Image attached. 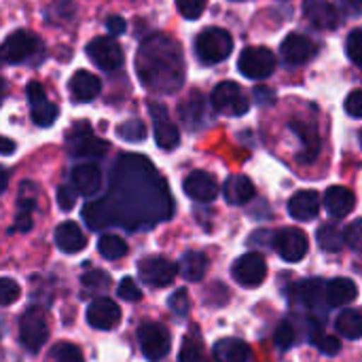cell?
I'll return each instance as SVG.
<instances>
[{
	"label": "cell",
	"mask_w": 362,
	"mask_h": 362,
	"mask_svg": "<svg viewBox=\"0 0 362 362\" xmlns=\"http://www.w3.org/2000/svg\"><path fill=\"white\" fill-rule=\"evenodd\" d=\"M172 208L168 185L157 168L146 157L121 155L110 174L108 195L87 204L83 218L93 231L112 223L140 229L170 218Z\"/></svg>",
	"instance_id": "cell-1"
},
{
	"label": "cell",
	"mask_w": 362,
	"mask_h": 362,
	"mask_svg": "<svg viewBox=\"0 0 362 362\" xmlns=\"http://www.w3.org/2000/svg\"><path fill=\"white\" fill-rule=\"evenodd\" d=\"M136 72L140 83L155 93H174L185 83V59L180 45L165 34H151L142 40Z\"/></svg>",
	"instance_id": "cell-2"
},
{
	"label": "cell",
	"mask_w": 362,
	"mask_h": 362,
	"mask_svg": "<svg viewBox=\"0 0 362 362\" xmlns=\"http://www.w3.org/2000/svg\"><path fill=\"white\" fill-rule=\"evenodd\" d=\"M233 51V38L227 30L210 25L206 30L199 32V36L195 38V53L197 59L206 66L218 64L223 59L229 57V53Z\"/></svg>",
	"instance_id": "cell-3"
},
{
	"label": "cell",
	"mask_w": 362,
	"mask_h": 362,
	"mask_svg": "<svg viewBox=\"0 0 362 362\" xmlns=\"http://www.w3.org/2000/svg\"><path fill=\"white\" fill-rule=\"evenodd\" d=\"M238 68L246 78L263 81L276 70V55L267 47H248L238 59Z\"/></svg>",
	"instance_id": "cell-4"
},
{
	"label": "cell",
	"mask_w": 362,
	"mask_h": 362,
	"mask_svg": "<svg viewBox=\"0 0 362 362\" xmlns=\"http://www.w3.org/2000/svg\"><path fill=\"white\" fill-rule=\"evenodd\" d=\"M212 106L223 112V115H229V117H242L248 112L250 104L244 95V91L238 87V83L233 81H223L214 87L212 91Z\"/></svg>",
	"instance_id": "cell-5"
},
{
	"label": "cell",
	"mask_w": 362,
	"mask_h": 362,
	"mask_svg": "<svg viewBox=\"0 0 362 362\" xmlns=\"http://www.w3.org/2000/svg\"><path fill=\"white\" fill-rule=\"evenodd\" d=\"M68 151L74 157H102L108 151V142L93 136L89 123H76L66 138Z\"/></svg>",
	"instance_id": "cell-6"
},
{
	"label": "cell",
	"mask_w": 362,
	"mask_h": 362,
	"mask_svg": "<svg viewBox=\"0 0 362 362\" xmlns=\"http://www.w3.org/2000/svg\"><path fill=\"white\" fill-rule=\"evenodd\" d=\"M138 339H140L142 354L151 362L165 358V354L170 352L172 337L168 329H163V325L159 322H142L138 329Z\"/></svg>",
	"instance_id": "cell-7"
},
{
	"label": "cell",
	"mask_w": 362,
	"mask_h": 362,
	"mask_svg": "<svg viewBox=\"0 0 362 362\" xmlns=\"http://www.w3.org/2000/svg\"><path fill=\"white\" fill-rule=\"evenodd\" d=\"M47 337H49V329H47L45 314L36 308L23 312V316L19 318V339L25 346V350L38 352L45 346Z\"/></svg>",
	"instance_id": "cell-8"
},
{
	"label": "cell",
	"mask_w": 362,
	"mask_h": 362,
	"mask_svg": "<svg viewBox=\"0 0 362 362\" xmlns=\"http://www.w3.org/2000/svg\"><path fill=\"white\" fill-rule=\"evenodd\" d=\"M40 51V40L28 30H15L2 42V59L6 64H21Z\"/></svg>",
	"instance_id": "cell-9"
},
{
	"label": "cell",
	"mask_w": 362,
	"mask_h": 362,
	"mask_svg": "<svg viewBox=\"0 0 362 362\" xmlns=\"http://www.w3.org/2000/svg\"><path fill=\"white\" fill-rule=\"evenodd\" d=\"M89 59L100 68V70H106V72H112L117 68L123 66L125 62V55H123V49L121 45L115 40V38H106V36H98L93 38L87 47H85Z\"/></svg>",
	"instance_id": "cell-10"
},
{
	"label": "cell",
	"mask_w": 362,
	"mask_h": 362,
	"mask_svg": "<svg viewBox=\"0 0 362 362\" xmlns=\"http://www.w3.org/2000/svg\"><path fill=\"white\" fill-rule=\"evenodd\" d=\"M138 274H140V280L148 286H155V288H163V286H170L178 274V267L168 261L165 257H146L140 261L138 265Z\"/></svg>",
	"instance_id": "cell-11"
},
{
	"label": "cell",
	"mask_w": 362,
	"mask_h": 362,
	"mask_svg": "<svg viewBox=\"0 0 362 362\" xmlns=\"http://www.w3.org/2000/svg\"><path fill=\"white\" fill-rule=\"evenodd\" d=\"M25 93H28V100H30V117H32V121L36 125H40V127L53 125L57 115H59V108L53 102L47 100L42 85L32 81V83H28Z\"/></svg>",
	"instance_id": "cell-12"
},
{
	"label": "cell",
	"mask_w": 362,
	"mask_h": 362,
	"mask_svg": "<svg viewBox=\"0 0 362 362\" xmlns=\"http://www.w3.org/2000/svg\"><path fill=\"white\" fill-rule=\"evenodd\" d=\"M233 278L246 286V288H255L259 284H263L265 276H267V263L261 255L257 252H250V255H244L235 261L233 269H231Z\"/></svg>",
	"instance_id": "cell-13"
},
{
	"label": "cell",
	"mask_w": 362,
	"mask_h": 362,
	"mask_svg": "<svg viewBox=\"0 0 362 362\" xmlns=\"http://www.w3.org/2000/svg\"><path fill=\"white\" fill-rule=\"evenodd\" d=\"M148 112L153 117V127H155V140L161 148L172 151L178 146L180 142V134L176 129V125L170 121L168 117V108L159 102H151L148 104Z\"/></svg>",
	"instance_id": "cell-14"
},
{
	"label": "cell",
	"mask_w": 362,
	"mask_h": 362,
	"mask_svg": "<svg viewBox=\"0 0 362 362\" xmlns=\"http://www.w3.org/2000/svg\"><path fill=\"white\" fill-rule=\"evenodd\" d=\"M276 252L288 261V263H299L305 255H308V235L301 231V229H282L278 235H276Z\"/></svg>",
	"instance_id": "cell-15"
},
{
	"label": "cell",
	"mask_w": 362,
	"mask_h": 362,
	"mask_svg": "<svg viewBox=\"0 0 362 362\" xmlns=\"http://www.w3.org/2000/svg\"><path fill=\"white\" fill-rule=\"evenodd\" d=\"M87 322L98 331H110L121 322V310L115 301L100 297L87 308Z\"/></svg>",
	"instance_id": "cell-16"
},
{
	"label": "cell",
	"mask_w": 362,
	"mask_h": 362,
	"mask_svg": "<svg viewBox=\"0 0 362 362\" xmlns=\"http://www.w3.org/2000/svg\"><path fill=\"white\" fill-rule=\"evenodd\" d=\"M280 53H282V57H284L288 64L299 66V64L310 62V59L316 55V45H314L312 38H308V36H303V34H288V36L282 40Z\"/></svg>",
	"instance_id": "cell-17"
},
{
	"label": "cell",
	"mask_w": 362,
	"mask_h": 362,
	"mask_svg": "<svg viewBox=\"0 0 362 362\" xmlns=\"http://www.w3.org/2000/svg\"><path fill=\"white\" fill-rule=\"evenodd\" d=\"M185 193L195 199V202H212L218 197V185L216 180L208 174V172H202V170H195L191 172L187 178H185Z\"/></svg>",
	"instance_id": "cell-18"
},
{
	"label": "cell",
	"mask_w": 362,
	"mask_h": 362,
	"mask_svg": "<svg viewBox=\"0 0 362 362\" xmlns=\"http://www.w3.org/2000/svg\"><path fill=\"white\" fill-rule=\"evenodd\" d=\"M303 13H305L308 21L314 28H320V30H333L339 23V13L327 0H305L303 2Z\"/></svg>",
	"instance_id": "cell-19"
},
{
	"label": "cell",
	"mask_w": 362,
	"mask_h": 362,
	"mask_svg": "<svg viewBox=\"0 0 362 362\" xmlns=\"http://www.w3.org/2000/svg\"><path fill=\"white\" fill-rule=\"evenodd\" d=\"M288 212L295 221L310 223L320 212V195L316 191H299L288 202Z\"/></svg>",
	"instance_id": "cell-20"
},
{
	"label": "cell",
	"mask_w": 362,
	"mask_h": 362,
	"mask_svg": "<svg viewBox=\"0 0 362 362\" xmlns=\"http://www.w3.org/2000/svg\"><path fill=\"white\" fill-rule=\"evenodd\" d=\"M102 83L95 74L87 70H76L70 78V93L74 102H91L100 95Z\"/></svg>",
	"instance_id": "cell-21"
},
{
	"label": "cell",
	"mask_w": 362,
	"mask_h": 362,
	"mask_svg": "<svg viewBox=\"0 0 362 362\" xmlns=\"http://www.w3.org/2000/svg\"><path fill=\"white\" fill-rule=\"evenodd\" d=\"M72 187L83 195H95L102 189V172L95 163H81L72 170Z\"/></svg>",
	"instance_id": "cell-22"
},
{
	"label": "cell",
	"mask_w": 362,
	"mask_h": 362,
	"mask_svg": "<svg viewBox=\"0 0 362 362\" xmlns=\"http://www.w3.org/2000/svg\"><path fill=\"white\" fill-rule=\"evenodd\" d=\"M356 206V197L348 187H331L325 193V208L329 210L331 216L344 218L348 216Z\"/></svg>",
	"instance_id": "cell-23"
},
{
	"label": "cell",
	"mask_w": 362,
	"mask_h": 362,
	"mask_svg": "<svg viewBox=\"0 0 362 362\" xmlns=\"http://www.w3.org/2000/svg\"><path fill=\"white\" fill-rule=\"evenodd\" d=\"M55 244L62 252H68V255H74V252H81L87 244V238L85 233L81 231V227L72 221L68 223H62L57 229H55Z\"/></svg>",
	"instance_id": "cell-24"
},
{
	"label": "cell",
	"mask_w": 362,
	"mask_h": 362,
	"mask_svg": "<svg viewBox=\"0 0 362 362\" xmlns=\"http://www.w3.org/2000/svg\"><path fill=\"white\" fill-rule=\"evenodd\" d=\"M291 129L297 134V138L303 144V153L299 155V159L305 163L314 161L318 157V151H320V136H318L316 127L312 123H305V121H291Z\"/></svg>",
	"instance_id": "cell-25"
},
{
	"label": "cell",
	"mask_w": 362,
	"mask_h": 362,
	"mask_svg": "<svg viewBox=\"0 0 362 362\" xmlns=\"http://www.w3.org/2000/svg\"><path fill=\"white\" fill-rule=\"evenodd\" d=\"M223 195L229 204L233 206H242L248 204L255 197V185L250 182V178L238 174V176H229L223 185Z\"/></svg>",
	"instance_id": "cell-26"
},
{
	"label": "cell",
	"mask_w": 362,
	"mask_h": 362,
	"mask_svg": "<svg viewBox=\"0 0 362 362\" xmlns=\"http://www.w3.org/2000/svg\"><path fill=\"white\" fill-rule=\"evenodd\" d=\"M178 115H180L182 123L189 125L191 129L202 127L204 125V119H206V102H204V95L199 91H191L189 100H185L178 106Z\"/></svg>",
	"instance_id": "cell-27"
},
{
	"label": "cell",
	"mask_w": 362,
	"mask_h": 362,
	"mask_svg": "<svg viewBox=\"0 0 362 362\" xmlns=\"http://www.w3.org/2000/svg\"><path fill=\"white\" fill-rule=\"evenodd\" d=\"M214 358H216V362H248L250 350H248V346L242 339L225 337V339L216 341Z\"/></svg>",
	"instance_id": "cell-28"
},
{
	"label": "cell",
	"mask_w": 362,
	"mask_h": 362,
	"mask_svg": "<svg viewBox=\"0 0 362 362\" xmlns=\"http://www.w3.org/2000/svg\"><path fill=\"white\" fill-rule=\"evenodd\" d=\"M325 295H327L329 305L341 308V305H348L350 301L356 299L358 288H356V284H354L352 280H348V278H335V280H331V282L327 284V293H325Z\"/></svg>",
	"instance_id": "cell-29"
},
{
	"label": "cell",
	"mask_w": 362,
	"mask_h": 362,
	"mask_svg": "<svg viewBox=\"0 0 362 362\" xmlns=\"http://www.w3.org/2000/svg\"><path fill=\"white\" fill-rule=\"evenodd\" d=\"M178 272L182 274V278H187L189 282H199L206 272H208V257L202 252H187L180 259V267Z\"/></svg>",
	"instance_id": "cell-30"
},
{
	"label": "cell",
	"mask_w": 362,
	"mask_h": 362,
	"mask_svg": "<svg viewBox=\"0 0 362 362\" xmlns=\"http://www.w3.org/2000/svg\"><path fill=\"white\" fill-rule=\"evenodd\" d=\"M337 331L346 339H361L362 337V310H346L337 318Z\"/></svg>",
	"instance_id": "cell-31"
},
{
	"label": "cell",
	"mask_w": 362,
	"mask_h": 362,
	"mask_svg": "<svg viewBox=\"0 0 362 362\" xmlns=\"http://www.w3.org/2000/svg\"><path fill=\"white\" fill-rule=\"evenodd\" d=\"M318 244L327 252H339L344 248V244H346V231H341L333 223H327L318 231Z\"/></svg>",
	"instance_id": "cell-32"
},
{
	"label": "cell",
	"mask_w": 362,
	"mask_h": 362,
	"mask_svg": "<svg viewBox=\"0 0 362 362\" xmlns=\"http://www.w3.org/2000/svg\"><path fill=\"white\" fill-rule=\"evenodd\" d=\"M98 250H100V255H102L104 259H108V261H119V259H123V257L127 255V244H125L123 238L108 233V235H102V238H100Z\"/></svg>",
	"instance_id": "cell-33"
},
{
	"label": "cell",
	"mask_w": 362,
	"mask_h": 362,
	"mask_svg": "<svg viewBox=\"0 0 362 362\" xmlns=\"http://www.w3.org/2000/svg\"><path fill=\"white\" fill-rule=\"evenodd\" d=\"M117 134L125 142H142L146 138V125L140 119H127L117 127Z\"/></svg>",
	"instance_id": "cell-34"
},
{
	"label": "cell",
	"mask_w": 362,
	"mask_h": 362,
	"mask_svg": "<svg viewBox=\"0 0 362 362\" xmlns=\"http://www.w3.org/2000/svg\"><path fill=\"white\" fill-rule=\"evenodd\" d=\"M81 282H83L85 291L95 293V295L106 293V291H108V286H110V278H108V274H106V272H100V269L87 272V274L83 276V280H81Z\"/></svg>",
	"instance_id": "cell-35"
},
{
	"label": "cell",
	"mask_w": 362,
	"mask_h": 362,
	"mask_svg": "<svg viewBox=\"0 0 362 362\" xmlns=\"http://www.w3.org/2000/svg\"><path fill=\"white\" fill-rule=\"evenodd\" d=\"M49 361L51 362H85L83 361V354L76 346L72 344H57L51 354H49Z\"/></svg>",
	"instance_id": "cell-36"
},
{
	"label": "cell",
	"mask_w": 362,
	"mask_h": 362,
	"mask_svg": "<svg viewBox=\"0 0 362 362\" xmlns=\"http://www.w3.org/2000/svg\"><path fill=\"white\" fill-rule=\"evenodd\" d=\"M297 295L301 297V301L305 303V308H314L322 295V284L318 280H310L297 286Z\"/></svg>",
	"instance_id": "cell-37"
},
{
	"label": "cell",
	"mask_w": 362,
	"mask_h": 362,
	"mask_svg": "<svg viewBox=\"0 0 362 362\" xmlns=\"http://www.w3.org/2000/svg\"><path fill=\"white\" fill-rule=\"evenodd\" d=\"M346 53L348 57L362 68V28H356L348 34L346 40Z\"/></svg>",
	"instance_id": "cell-38"
},
{
	"label": "cell",
	"mask_w": 362,
	"mask_h": 362,
	"mask_svg": "<svg viewBox=\"0 0 362 362\" xmlns=\"http://www.w3.org/2000/svg\"><path fill=\"white\" fill-rule=\"evenodd\" d=\"M206 4L208 0H176V6L185 19H197L204 13Z\"/></svg>",
	"instance_id": "cell-39"
},
{
	"label": "cell",
	"mask_w": 362,
	"mask_h": 362,
	"mask_svg": "<svg viewBox=\"0 0 362 362\" xmlns=\"http://www.w3.org/2000/svg\"><path fill=\"white\" fill-rule=\"evenodd\" d=\"M21 295V288L17 282H13L11 278H2L0 280V303L2 305H11L19 299Z\"/></svg>",
	"instance_id": "cell-40"
},
{
	"label": "cell",
	"mask_w": 362,
	"mask_h": 362,
	"mask_svg": "<svg viewBox=\"0 0 362 362\" xmlns=\"http://www.w3.org/2000/svg\"><path fill=\"white\" fill-rule=\"evenodd\" d=\"M180 362H206V356L195 339H191V337L185 339L182 350H180Z\"/></svg>",
	"instance_id": "cell-41"
},
{
	"label": "cell",
	"mask_w": 362,
	"mask_h": 362,
	"mask_svg": "<svg viewBox=\"0 0 362 362\" xmlns=\"http://www.w3.org/2000/svg\"><path fill=\"white\" fill-rule=\"evenodd\" d=\"M170 308L176 316H187L189 314V308H191V301H189V293L187 288H178L172 299H170Z\"/></svg>",
	"instance_id": "cell-42"
},
{
	"label": "cell",
	"mask_w": 362,
	"mask_h": 362,
	"mask_svg": "<svg viewBox=\"0 0 362 362\" xmlns=\"http://www.w3.org/2000/svg\"><path fill=\"white\" fill-rule=\"evenodd\" d=\"M346 244H348L352 250L362 252V218H358V221H354V223L348 225V229H346Z\"/></svg>",
	"instance_id": "cell-43"
},
{
	"label": "cell",
	"mask_w": 362,
	"mask_h": 362,
	"mask_svg": "<svg viewBox=\"0 0 362 362\" xmlns=\"http://www.w3.org/2000/svg\"><path fill=\"white\" fill-rule=\"evenodd\" d=\"M119 297L125 299V301H140L142 291H140V286L136 284L134 278H123L121 284H119Z\"/></svg>",
	"instance_id": "cell-44"
},
{
	"label": "cell",
	"mask_w": 362,
	"mask_h": 362,
	"mask_svg": "<svg viewBox=\"0 0 362 362\" xmlns=\"http://www.w3.org/2000/svg\"><path fill=\"white\" fill-rule=\"evenodd\" d=\"M51 13H55L53 17H49V21H57V17L64 21V19H70L72 15L70 13H74V4L72 2H68V0H55L49 8H47V15H51Z\"/></svg>",
	"instance_id": "cell-45"
},
{
	"label": "cell",
	"mask_w": 362,
	"mask_h": 362,
	"mask_svg": "<svg viewBox=\"0 0 362 362\" xmlns=\"http://www.w3.org/2000/svg\"><path fill=\"white\" fill-rule=\"evenodd\" d=\"M295 344V329L288 325V322H282L276 331V346L286 350Z\"/></svg>",
	"instance_id": "cell-46"
},
{
	"label": "cell",
	"mask_w": 362,
	"mask_h": 362,
	"mask_svg": "<svg viewBox=\"0 0 362 362\" xmlns=\"http://www.w3.org/2000/svg\"><path fill=\"white\" fill-rule=\"evenodd\" d=\"M57 204H59L62 210H72L74 204H76V189L68 187V185H62L57 189Z\"/></svg>",
	"instance_id": "cell-47"
},
{
	"label": "cell",
	"mask_w": 362,
	"mask_h": 362,
	"mask_svg": "<svg viewBox=\"0 0 362 362\" xmlns=\"http://www.w3.org/2000/svg\"><path fill=\"white\" fill-rule=\"evenodd\" d=\"M314 344H316L318 350H320L322 354H327V356H335V354H339V350H341L339 339H337V337H331V335H322V337H318Z\"/></svg>",
	"instance_id": "cell-48"
},
{
	"label": "cell",
	"mask_w": 362,
	"mask_h": 362,
	"mask_svg": "<svg viewBox=\"0 0 362 362\" xmlns=\"http://www.w3.org/2000/svg\"><path fill=\"white\" fill-rule=\"evenodd\" d=\"M346 112L350 117L362 119V89H354L348 98H346Z\"/></svg>",
	"instance_id": "cell-49"
},
{
	"label": "cell",
	"mask_w": 362,
	"mask_h": 362,
	"mask_svg": "<svg viewBox=\"0 0 362 362\" xmlns=\"http://www.w3.org/2000/svg\"><path fill=\"white\" fill-rule=\"evenodd\" d=\"M106 30H108L112 36H121V34H125L127 23H125V19H123L121 15H110V17L106 19Z\"/></svg>",
	"instance_id": "cell-50"
},
{
	"label": "cell",
	"mask_w": 362,
	"mask_h": 362,
	"mask_svg": "<svg viewBox=\"0 0 362 362\" xmlns=\"http://www.w3.org/2000/svg\"><path fill=\"white\" fill-rule=\"evenodd\" d=\"M252 95H255V102H257V104H263V106H265V104H272L274 98H276L274 91L267 89V87H255V93H252Z\"/></svg>",
	"instance_id": "cell-51"
},
{
	"label": "cell",
	"mask_w": 362,
	"mask_h": 362,
	"mask_svg": "<svg viewBox=\"0 0 362 362\" xmlns=\"http://www.w3.org/2000/svg\"><path fill=\"white\" fill-rule=\"evenodd\" d=\"M17 227H19L21 231H28V229L32 227V218H30V214H17Z\"/></svg>",
	"instance_id": "cell-52"
},
{
	"label": "cell",
	"mask_w": 362,
	"mask_h": 362,
	"mask_svg": "<svg viewBox=\"0 0 362 362\" xmlns=\"http://www.w3.org/2000/svg\"><path fill=\"white\" fill-rule=\"evenodd\" d=\"M13 151H15V144H13L8 138H4V140H2V155H11Z\"/></svg>",
	"instance_id": "cell-53"
},
{
	"label": "cell",
	"mask_w": 362,
	"mask_h": 362,
	"mask_svg": "<svg viewBox=\"0 0 362 362\" xmlns=\"http://www.w3.org/2000/svg\"><path fill=\"white\" fill-rule=\"evenodd\" d=\"M341 2H344V4H348L352 11H358V13L362 11V0H341Z\"/></svg>",
	"instance_id": "cell-54"
}]
</instances>
